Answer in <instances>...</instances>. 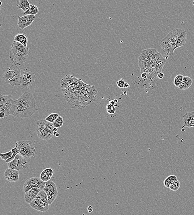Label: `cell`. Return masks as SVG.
<instances>
[{"label":"cell","mask_w":194,"mask_h":215,"mask_svg":"<svg viewBox=\"0 0 194 215\" xmlns=\"http://www.w3.org/2000/svg\"><path fill=\"white\" fill-rule=\"evenodd\" d=\"M61 86L63 95L72 108H84L95 101L97 95L94 86L87 85L72 75H67L63 78Z\"/></svg>","instance_id":"6da1fadb"},{"label":"cell","mask_w":194,"mask_h":215,"mask_svg":"<svg viewBox=\"0 0 194 215\" xmlns=\"http://www.w3.org/2000/svg\"><path fill=\"white\" fill-rule=\"evenodd\" d=\"M37 111V102L32 93L26 92L17 100H12L10 114L20 118H29Z\"/></svg>","instance_id":"7a4b0ae2"},{"label":"cell","mask_w":194,"mask_h":215,"mask_svg":"<svg viewBox=\"0 0 194 215\" xmlns=\"http://www.w3.org/2000/svg\"><path fill=\"white\" fill-rule=\"evenodd\" d=\"M187 38V34L184 29L171 30L161 41L162 50L168 56L173 55L176 48L185 45Z\"/></svg>","instance_id":"3957f363"},{"label":"cell","mask_w":194,"mask_h":215,"mask_svg":"<svg viewBox=\"0 0 194 215\" xmlns=\"http://www.w3.org/2000/svg\"><path fill=\"white\" fill-rule=\"evenodd\" d=\"M29 54V48L21 44L13 41L10 52V58L12 63L21 65L28 61Z\"/></svg>","instance_id":"277c9868"},{"label":"cell","mask_w":194,"mask_h":215,"mask_svg":"<svg viewBox=\"0 0 194 215\" xmlns=\"http://www.w3.org/2000/svg\"><path fill=\"white\" fill-rule=\"evenodd\" d=\"M151 55V48L143 50L140 56L138 57V64L140 68V73H147L148 74V79L152 80L156 78L152 68Z\"/></svg>","instance_id":"5b68a950"},{"label":"cell","mask_w":194,"mask_h":215,"mask_svg":"<svg viewBox=\"0 0 194 215\" xmlns=\"http://www.w3.org/2000/svg\"><path fill=\"white\" fill-rule=\"evenodd\" d=\"M54 128L53 124L46 120L38 121L36 125V132L38 137L42 140H50L54 136Z\"/></svg>","instance_id":"8992f818"},{"label":"cell","mask_w":194,"mask_h":215,"mask_svg":"<svg viewBox=\"0 0 194 215\" xmlns=\"http://www.w3.org/2000/svg\"><path fill=\"white\" fill-rule=\"evenodd\" d=\"M3 78L6 83L12 86H20L21 72L20 69L18 65H11L6 70Z\"/></svg>","instance_id":"52a82bcc"},{"label":"cell","mask_w":194,"mask_h":215,"mask_svg":"<svg viewBox=\"0 0 194 215\" xmlns=\"http://www.w3.org/2000/svg\"><path fill=\"white\" fill-rule=\"evenodd\" d=\"M151 63L155 77L157 78L158 73H161L163 67L166 62V59L155 48H151Z\"/></svg>","instance_id":"ba28073f"},{"label":"cell","mask_w":194,"mask_h":215,"mask_svg":"<svg viewBox=\"0 0 194 215\" xmlns=\"http://www.w3.org/2000/svg\"><path fill=\"white\" fill-rule=\"evenodd\" d=\"M29 204L37 211L46 212L49 209L50 205L47 194L43 190H41Z\"/></svg>","instance_id":"9c48e42d"},{"label":"cell","mask_w":194,"mask_h":215,"mask_svg":"<svg viewBox=\"0 0 194 215\" xmlns=\"http://www.w3.org/2000/svg\"><path fill=\"white\" fill-rule=\"evenodd\" d=\"M16 146L18 147L19 154L26 159L34 156L36 149L33 142L29 140H22L16 143Z\"/></svg>","instance_id":"30bf717a"},{"label":"cell","mask_w":194,"mask_h":215,"mask_svg":"<svg viewBox=\"0 0 194 215\" xmlns=\"http://www.w3.org/2000/svg\"><path fill=\"white\" fill-rule=\"evenodd\" d=\"M8 163V168L19 171L25 169L28 167V162L26 159L18 154L14 160Z\"/></svg>","instance_id":"8fae6325"},{"label":"cell","mask_w":194,"mask_h":215,"mask_svg":"<svg viewBox=\"0 0 194 215\" xmlns=\"http://www.w3.org/2000/svg\"><path fill=\"white\" fill-rule=\"evenodd\" d=\"M43 190L47 194L49 205H51L58 195V191L56 184L50 179L46 182V186Z\"/></svg>","instance_id":"7c38bea8"},{"label":"cell","mask_w":194,"mask_h":215,"mask_svg":"<svg viewBox=\"0 0 194 215\" xmlns=\"http://www.w3.org/2000/svg\"><path fill=\"white\" fill-rule=\"evenodd\" d=\"M46 182L43 181L40 178L38 177H33L26 181L23 186V190L24 192L26 193L30 189L33 188H41L43 190L46 186Z\"/></svg>","instance_id":"4fadbf2b"},{"label":"cell","mask_w":194,"mask_h":215,"mask_svg":"<svg viewBox=\"0 0 194 215\" xmlns=\"http://www.w3.org/2000/svg\"><path fill=\"white\" fill-rule=\"evenodd\" d=\"M11 95H0V112L5 113V117L8 116L11 108Z\"/></svg>","instance_id":"5bb4252c"},{"label":"cell","mask_w":194,"mask_h":215,"mask_svg":"<svg viewBox=\"0 0 194 215\" xmlns=\"http://www.w3.org/2000/svg\"><path fill=\"white\" fill-rule=\"evenodd\" d=\"M36 79L35 73L32 71L21 72V87L22 88H27L32 85Z\"/></svg>","instance_id":"9a60e30c"},{"label":"cell","mask_w":194,"mask_h":215,"mask_svg":"<svg viewBox=\"0 0 194 215\" xmlns=\"http://www.w3.org/2000/svg\"><path fill=\"white\" fill-rule=\"evenodd\" d=\"M18 25L19 28L23 30L31 25L36 19L34 15H25L22 17L18 16Z\"/></svg>","instance_id":"2e32d148"},{"label":"cell","mask_w":194,"mask_h":215,"mask_svg":"<svg viewBox=\"0 0 194 215\" xmlns=\"http://www.w3.org/2000/svg\"><path fill=\"white\" fill-rule=\"evenodd\" d=\"M4 178L6 180L11 183L18 181L19 179V171L12 168H8L5 172Z\"/></svg>","instance_id":"e0dca14e"},{"label":"cell","mask_w":194,"mask_h":215,"mask_svg":"<svg viewBox=\"0 0 194 215\" xmlns=\"http://www.w3.org/2000/svg\"><path fill=\"white\" fill-rule=\"evenodd\" d=\"M183 126L182 129L185 127L187 128H194V112H188L184 115L183 118Z\"/></svg>","instance_id":"ac0fdd59"},{"label":"cell","mask_w":194,"mask_h":215,"mask_svg":"<svg viewBox=\"0 0 194 215\" xmlns=\"http://www.w3.org/2000/svg\"><path fill=\"white\" fill-rule=\"evenodd\" d=\"M41 190H41V188L35 187L31 188L29 191L25 193L24 200L26 203L28 204H30Z\"/></svg>","instance_id":"d6986e66"},{"label":"cell","mask_w":194,"mask_h":215,"mask_svg":"<svg viewBox=\"0 0 194 215\" xmlns=\"http://www.w3.org/2000/svg\"><path fill=\"white\" fill-rule=\"evenodd\" d=\"M192 79L188 76H184L182 81L178 87L181 90H186L188 89L192 85Z\"/></svg>","instance_id":"ffe728a7"},{"label":"cell","mask_w":194,"mask_h":215,"mask_svg":"<svg viewBox=\"0 0 194 215\" xmlns=\"http://www.w3.org/2000/svg\"><path fill=\"white\" fill-rule=\"evenodd\" d=\"M14 41L21 44L25 47H28V36L23 33H18L15 36Z\"/></svg>","instance_id":"44dd1931"},{"label":"cell","mask_w":194,"mask_h":215,"mask_svg":"<svg viewBox=\"0 0 194 215\" xmlns=\"http://www.w3.org/2000/svg\"><path fill=\"white\" fill-rule=\"evenodd\" d=\"M16 6L19 9H21L23 11H26L30 7V3L28 0H17Z\"/></svg>","instance_id":"7402d4cb"},{"label":"cell","mask_w":194,"mask_h":215,"mask_svg":"<svg viewBox=\"0 0 194 215\" xmlns=\"http://www.w3.org/2000/svg\"><path fill=\"white\" fill-rule=\"evenodd\" d=\"M39 12V8L37 6L34 5H30L29 9L26 11L24 12L23 14L24 15H36Z\"/></svg>","instance_id":"603a6c76"},{"label":"cell","mask_w":194,"mask_h":215,"mask_svg":"<svg viewBox=\"0 0 194 215\" xmlns=\"http://www.w3.org/2000/svg\"><path fill=\"white\" fill-rule=\"evenodd\" d=\"M64 123L63 119L61 116H59L53 124L55 128H61L63 125Z\"/></svg>","instance_id":"cb8c5ba5"},{"label":"cell","mask_w":194,"mask_h":215,"mask_svg":"<svg viewBox=\"0 0 194 215\" xmlns=\"http://www.w3.org/2000/svg\"><path fill=\"white\" fill-rule=\"evenodd\" d=\"M59 116V115L57 113H51L45 118V120L50 123H53Z\"/></svg>","instance_id":"d4e9b609"},{"label":"cell","mask_w":194,"mask_h":215,"mask_svg":"<svg viewBox=\"0 0 194 215\" xmlns=\"http://www.w3.org/2000/svg\"><path fill=\"white\" fill-rule=\"evenodd\" d=\"M12 152H13V156L10 158L8 159L6 161H5L6 163H8L10 162L11 161H13L15 158V156L18 154H19V151L18 150V147L16 146L14 148L12 149Z\"/></svg>","instance_id":"484cf974"},{"label":"cell","mask_w":194,"mask_h":215,"mask_svg":"<svg viewBox=\"0 0 194 215\" xmlns=\"http://www.w3.org/2000/svg\"><path fill=\"white\" fill-rule=\"evenodd\" d=\"M183 77V76L182 75V74H179V75L175 76L174 81V84L175 86L178 87L180 85V84H181L182 81Z\"/></svg>","instance_id":"4316f807"},{"label":"cell","mask_w":194,"mask_h":215,"mask_svg":"<svg viewBox=\"0 0 194 215\" xmlns=\"http://www.w3.org/2000/svg\"><path fill=\"white\" fill-rule=\"evenodd\" d=\"M180 186V182L178 180L176 182H174V183H172L171 185L169 187V188H170V190H172L173 191L176 192L179 190Z\"/></svg>","instance_id":"83f0119b"},{"label":"cell","mask_w":194,"mask_h":215,"mask_svg":"<svg viewBox=\"0 0 194 215\" xmlns=\"http://www.w3.org/2000/svg\"><path fill=\"white\" fill-rule=\"evenodd\" d=\"M13 156V152L12 150L8 151V152L5 153L0 154V156L2 158V160H4L5 161H6L8 159L10 158Z\"/></svg>","instance_id":"f1b7e54d"},{"label":"cell","mask_w":194,"mask_h":215,"mask_svg":"<svg viewBox=\"0 0 194 215\" xmlns=\"http://www.w3.org/2000/svg\"><path fill=\"white\" fill-rule=\"evenodd\" d=\"M40 178L43 181L46 182L50 180L51 177L50 176L43 170L40 174Z\"/></svg>","instance_id":"f546056e"},{"label":"cell","mask_w":194,"mask_h":215,"mask_svg":"<svg viewBox=\"0 0 194 215\" xmlns=\"http://www.w3.org/2000/svg\"><path fill=\"white\" fill-rule=\"evenodd\" d=\"M107 111L110 114H114L115 113V109L114 106H112L110 104H108L106 106Z\"/></svg>","instance_id":"4dcf8cb0"},{"label":"cell","mask_w":194,"mask_h":215,"mask_svg":"<svg viewBox=\"0 0 194 215\" xmlns=\"http://www.w3.org/2000/svg\"><path fill=\"white\" fill-rule=\"evenodd\" d=\"M125 83L126 82H125L124 81L123 79H121L117 82L116 84H117V85L120 88H122L124 87Z\"/></svg>","instance_id":"1f68e13d"},{"label":"cell","mask_w":194,"mask_h":215,"mask_svg":"<svg viewBox=\"0 0 194 215\" xmlns=\"http://www.w3.org/2000/svg\"><path fill=\"white\" fill-rule=\"evenodd\" d=\"M44 170L46 172L48 175L50 176L51 177V178L54 175V171L51 168H47L46 169H44Z\"/></svg>","instance_id":"d6a6232c"},{"label":"cell","mask_w":194,"mask_h":215,"mask_svg":"<svg viewBox=\"0 0 194 215\" xmlns=\"http://www.w3.org/2000/svg\"><path fill=\"white\" fill-rule=\"evenodd\" d=\"M164 186H165L166 188H169L170 185H171V182H170V179H169V177H168L167 178H166V179L164 181Z\"/></svg>","instance_id":"836d02e7"},{"label":"cell","mask_w":194,"mask_h":215,"mask_svg":"<svg viewBox=\"0 0 194 215\" xmlns=\"http://www.w3.org/2000/svg\"><path fill=\"white\" fill-rule=\"evenodd\" d=\"M168 177H169V179H170L171 184L172 183H174V182H176V181L178 180L177 177L175 175H169V176Z\"/></svg>","instance_id":"e575fe53"},{"label":"cell","mask_w":194,"mask_h":215,"mask_svg":"<svg viewBox=\"0 0 194 215\" xmlns=\"http://www.w3.org/2000/svg\"><path fill=\"white\" fill-rule=\"evenodd\" d=\"M141 77L144 79H148V74L146 73H141Z\"/></svg>","instance_id":"d590c367"},{"label":"cell","mask_w":194,"mask_h":215,"mask_svg":"<svg viewBox=\"0 0 194 215\" xmlns=\"http://www.w3.org/2000/svg\"><path fill=\"white\" fill-rule=\"evenodd\" d=\"M157 78H159V79H162L164 78V73L161 72V73H158V74H157Z\"/></svg>","instance_id":"8d00e7d4"},{"label":"cell","mask_w":194,"mask_h":215,"mask_svg":"<svg viewBox=\"0 0 194 215\" xmlns=\"http://www.w3.org/2000/svg\"><path fill=\"white\" fill-rule=\"evenodd\" d=\"M4 117H5V113L3 112H0V118L3 119Z\"/></svg>","instance_id":"74e56055"},{"label":"cell","mask_w":194,"mask_h":215,"mask_svg":"<svg viewBox=\"0 0 194 215\" xmlns=\"http://www.w3.org/2000/svg\"><path fill=\"white\" fill-rule=\"evenodd\" d=\"M88 212L92 213L93 211V208L92 206H89L88 207Z\"/></svg>","instance_id":"f35d334b"},{"label":"cell","mask_w":194,"mask_h":215,"mask_svg":"<svg viewBox=\"0 0 194 215\" xmlns=\"http://www.w3.org/2000/svg\"><path fill=\"white\" fill-rule=\"evenodd\" d=\"M115 103H116L114 102V100H111V101H109V104H110L112 105V106H115Z\"/></svg>","instance_id":"ab89813d"},{"label":"cell","mask_w":194,"mask_h":215,"mask_svg":"<svg viewBox=\"0 0 194 215\" xmlns=\"http://www.w3.org/2000/svg\"><path fill=\"white\" fill-rule=\"evenodd\" d=\"M130 85H129L128 83L127 82L125 83L124 86V88H128L130 87Z\"/></svg>","instance_id":"60d3db41"},{"label":"cell","mask_w":194,"mask_h":215,"mask_svg":"<svg viewBox=\"0 0 194 215\" xmlns=\"http://www.w3.org/2000/svg\"><path fill=\"white\" fill-rule=\"evenodd\" d=\"M53 131L54 132H57L58 131V129L57 128H54V129H53Z\"/></svg>","instance_id":"b9f144b4"},{"label":"cell","mask_w":194,"mask_h":215,"mask_svg":"<svg viewBox=\"0 0 194 215\" xmlns=\"http://www.w3.org/2000/svg\"><path fill=\"white\" fill-rule=\"evenodd\" d=\"M114 101L115 103H117L118 102V100L117 99H114Z\"/></svg>","instance_id":"7bdbcfd3"},{"label":"cell","mask_w":194,"mask_h":215,"mask_svg":"<svg viewBox=\"0 0 194 215\" xmlns=\"http://www.w3.org/2000/svg\"><path fill=\"white\" fill-rule=\"evenodd\" d=\"M58 133L57 132H54L53 134L54 136H56V134Z\"/></svg>","instance_id":"ee69618b"},{"label":"cell","mask_w":194,"mask_h":215,"mask_svg":"<svg viewBox=\"0 0 194 215\" xmlns=\"http://www.w3.org/2000/svg\"><path fill=\"white\" fill-rule=\"evenodd\" d=\"M59 136L60 134H58V133L57 134H56V136H55L56 137H59Z\"/></svg>","instance_id":"f6af8a7d"},{"label":"cell","mask_w":194,"mask_h":215,"mask_svg":"<svg viewBox=\"0 0 194 215\" xmlns=\"http://www.w3.org/2000/svg\"><path fill=\"white\" fill-rule=\"evenodd\" d=\"M124 94L125 95H127V91H125L124 92Z\"/></svg>","instance_id":"bcb514c9"},{"label":"cell","mask_w":194,"mask_h":215,"mask_svg":"<svg viewBox=\"0 0 194 215\" xmlns=\"http://www.w3.org/2000/svg\"><path fill=\"white\" fill-rule=\"evenodd\" d=\"M192 4H193V5L194 6V0L193 2H192Z\"/></svg>","instance_id":"7dc6e473"}]
</instances>
